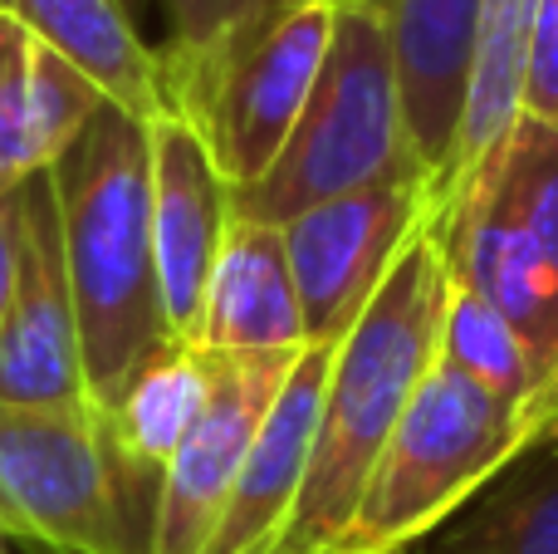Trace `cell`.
Here are the masks:
<instances>
[{
	"label": "cell",
	"mask_w": 558,
	"mask_h": 554,
	"mask_svg": "<svg viewBox=\"0 0 558 554\" xmlns=\"http://www.w3.org/2000/svg\"><path fill=\"white\" fill-rule=\"evenodd\" d=\"M49 182L59 206L88 408H104L153 353L177 344L167 334L153 261L147 118L104 104L49 162Z\"/></svg>",
	"instance_id": "1"
},
{
	"label": "cell",
	"mask_w": 558,
	"mask_h": 554,
	"mask_svg": "<svg viewBox=\"0 0 558 554\" xmlns=\"http://www.w3.org/2000/svg\"><path fill=\"white\" fill-rule=\"evenodd\" d=\"M441 310L446 261L432 226H422L328 363L308 467L270 554H333L387 437L436 363Z\"/></svg>",
	"instance_id": "2"
},
{
	"label": "cell",
	"mask_w": 558,
	"mask_h": 554,
	"mask_svg": "<svg viewBox=\"0 0 558 554\" xmlns=\"http://www.w3.org/2000/svg\"><path fill=\"white\" fill-rule=\"evenodd\" d=\"M426 177L407 143L387 15L367 0H338L328 55L284 153L255 186L231 196V216L284 226L289 216L367 186Z\"/></svg>",
	"instance_id": "3"
},
{
	"label": "cell",
	"mask_w": 558,
	"mask_h": 554,
	"mask_svg": "<svg viewBox=\"0 0 558 554\" xmlns=\"http://www.w3.org/2000/svg\"><path fill=\"white\" fill-rule=\"evenodd\" d=\"M539 442L549 437L530 412L436 359L387 437L333 554L416 550Z\"/></svg>",
	"instance_id": "4"
},
{
	"label": "cell",
	"mask_w": 558,
	"mask_h": 554,
	"mask_svg": "<svg viewBox=\"0 0 558 554\" xmlns=\"http://www.w3.org/2000/svg\"><path fill=\"white\" fill-rule=\"evenodd\" d=\"M338 0H275L211 64L167 88V108L206 137L226 186L245 192L275 167L314 94Z\"/></svg>",
	"instance_id": "5"
},
{
	"label": "cell",
	"mask_w": 558,
	"mask_h": 554,
	"mask_svg": "<svg viewBox=\"0 0 558 554\" xmlns=\"http://www.w3.org/2000/svg\"><path fill=\"white\" fill-rule=\"evenodd\" d=\"M0 530L54 554H147L123 516L94 408H0Z\"/></svg>",
	"instance_id": "6"
},
{
	"label": "cell",
	"mask_w": 558,
	"mask_h": 554,
	"mask_svg": "<svg viewBox=\"0 0 558 554\" xmlns=\"http://www.w3.org/2000/svg\"><path fill=\"white\" fill-rule=\"evenodd\" d=\"M432 216L436 192L426 177L348 192L289 216L279 236L304 310V339L338 349Z\"/></svg>",
	"instance_id": "7"
},
{
	"label": "cell",
	"mask_w": 558,
	"mask_h": 554,
	"mask_svg": "<svg viewBox=\"0 0 558 554\" xmlns=\"http://www.w3.org/2000/svg\"><path fill=\"white\" fill-rule=\"evenodd\" d=\"M299 353H206L211 359V393H206L196 427L186 432V442L167 467L147 554L206 550L226 510V496H231L235 477L251 457L255 432L270 418L275 393L284 388Z\"/></svg>",
	"instance_id": "8"
},
{
	"label": "cell",
	"mask_w": 558,
	"mask_h": 554,
	"mask_svg": "<svg viewBox=\"0 0 558 554\" xmlns=\"http://www.w3.org/2000/svg\"><path fill=\"white\" fill-rule=\"evenodd\" d=\"M0 408H88L49 167L20 186V270L0 324Z\"/></svg>",
	"instance_id": "9"
},
{
	"label": "cell",
	"mask_w": 558,
	"mask_h": 554,
	"mask_svg": "<svg viewBox=\"0 0 558 554\" xmlns=\"http://www.w3.org/2000/svg\"><path fill=\"white\" fill-rule=\"evenodd\" d=\"M147 137H153V261L167 334L177 344H196L206 285L231 231V186L186 113L162 108L147 123Z\"/></svg>",
	"instance_id": "10"
},
{
	"label": "cell",
	"mask_w": 558,
	"mask_h": 554,
	"mask_svg": "<svg viewBox=\"0 0 558 554\" xmlns=\"http://www.w3.org/2000/svg\"><path fill=\"white\" fill-rule=\"evenodd\" d=\"M383 15L387 39H392L407 143L441 202V186L461 147L465 104H471L485 0H387Z\"/></svg>",
	"instance_id": "11"
},
{
	"label": "cell",
	"mask_w": 558,
	"mask_h": 554,
	"mask_svg": "<svg viewBox=\"0 0 558 554\" xmlns=\"http://www.w3.org/2000/svg\"><path fill=\"white\" fill-rule=\"evenodd\" d=\"M206 393H211V359L192 344H167L123 383L113 402L94 408L118 501L143 550H153L167 467L202 418Z\"/></svg>",
	"instance_id": "12"
},
{
	"label": "cell",
	"mask_w": 558,
	"mask_h": 554,
	"mask_svg": "<svg viewBox=\"0 0 558 554\" xmlns=\"http://www.w3.org/2000/svg\"><path fill=\"white\" fill-rule=\"evenodd\" d=\"M333 353H338L333 344H308L294 359V369H289L284 388L275 393L270 418L255 432L251 457H245L202 554H270L275 550L308 467L314 422H318V402H324Z\"/></svg>",
	"instance_id": "13"
},
{
	"label": "cell",
	"mask_w": 558,
	"mask_h": 554,
	"mask_svg": "<svg viewBox=\"0 0 558 554\" xmlns=\"http://www.w3.org/2000/svg\"><path fill=\"white\" fill-rule=\"evenodd\" d=\"M202 353H299L304 339V310L289 275L284 236L279 226L241 221L231 216V231L216 255L211 285L202 300L196 344Z\"/></svg>",
	"instance_id": "14"
},
{
	"label": "cell",
	"mask_w": 558,
	"mask_h": 554,
	"mask_svg": "<svg viewBox=\"0 0 558 554\" xmlns=\"http://www.w3.org/2000/svg\"><path fill=\"white\" fill-rule=\"evenodd\" d=\"M10 20L29 29L39 45L84 69L108 104L153 123L167 108L157 49L137 35L123 0H0Z\"/></svg>",
	"instance_id": "15"
},
{
	"label": "cell",
	"mask_w": 558,
	"mask_h": 554,
	"mask_svg": "<svg viewBox=\"0 0 558 554\" xmlns=\"http://www.w3.org/2000/svg\"><path fill=\"white\" fill-rule=\"evenodd\" d=\"M432 554H558V437L485 486Z\"/></svg>",
	"instance_id": "16"
},
{
	"label": "cell",
	"mask_w": 558,
	"mask_h": 554,
	"mask_svg": "<svg viewBox=\"0 0 558 554\" xmlns=\"http://www.w3.org/2000/svg\"><path fill=\"white\" fill-rule=\"evenodd\" d=\"M436 359L451 363L465 378H475L481 388L500 393L505 402L524 408L539 422L544 437H558L554 422L544 418V383L530 349L471 285L451 280V270H446V310H441V334H436Z\"/></svg>",
	"instance_id": "17"
},
{
	"label": "cell",
	"mask_w": 558,
	"mask_h": 554,
	"mask_svg": "<svg viewBox=\"0 0 558 554\" xmlns=\"http://www.w3.org/2000/svg\"><path fill=\"white\" fill-rule=\"evenodd\" d=\"M29 49H35V35L0 10V202L49 167L35 137V108H29Z\"/></svg>",
	"instance_id": "18"
},
{
	"label": "cell",
	"mask_w": 558,
	"mask_h": 554,
	"mask_svg": "<svg viewBox=\"0 0 558 554\" xmlns=\"http://www.w3.org/2000/svg\"><path fill=\"white\" fill-rule=\"evenodd\" d=\"M167 15V45L157 49L162 64V94L192 79L202 64H211L255 15L275 5V0H157Z\"/></svg>",
	"instance_id": "19"
},
{
	"label": "cell",
	"mask_w": 558,
	"mask_h": 554,
	"mask_svg": "<svg viewBox=\"0 0 558 554\" xmlns=\"http://www.w3.org/2000/svg\"><path fill=\"white\" fill-rule=\"evenodd\" d=\"M104 104V88L84 69H74L64 55L35 39V49H29V108H35V137L45 162H54Z\"/></svg>",
	"instance_id": "20"
},
{
	"label": "cell",
	"mask_w": 558,
	"mask_h": 554,
	"mask_svg": "<svg viewBox=\"0 0 558 554\" xmlns=\"http://www.w3.org/2000/svg\"><path fill=\"white\" fill-rule=\"evenodd\" d=\"M520 113L558 128V0H534L524 79H520Z\"/></svg>",
	"instance_id": "21"
},
{
	"label": "cell",
	"mask_w": 558,
	"mask_h": 554,
	"mask_svg": "<svg viewBox=\"0 0 558 554\" xmlns=\"http://www.w3.org/2000/svg\"><path fill=\"white\" fill-rule=\"evenodd\" d=\"M15 270H20V192L0 202V324H5V314H10Z\"/></svg>",
	"instance_id": "22"
},
{
	"label": "cell",
	"mask_w": 558,
	"mask_h": 554,
	"mask_svg": "<svg viewBox=\"0 0 558 554\" xmlns=\"http://www.w3.org/2000/svg\"><path fill=\"white\" fill-rule=\"evenodd\" d=\"M0 554H10V550H5V530H0Z\"/></svg>",
	"instance_id": "23"
},
{
	"label": "cell",
	"mask_w": 558,
	"mask_h": 554,
	"mask_svg": "<svg viewBox=\"0 0 558 554\" xmlns=\"http://www.w3.org/2000/svg\"><path fill=\"white\" fill-rule=\"evenodd\" d=\"M367 5H377V10H387V0H367Z\"/></svg>",
	"instance_id": "24"
},
{
	"label": "cell",
	"mask_w": 558,
	"mask_h": 554,
	"mask_svg": "<svg viewBox=\"0 0 558 554\" xmlns=\"http://www.w3.org/2000/svg\"><path fill=\"white\" fill-rule=\"evenodd\" d=\"M407 554H412V550H407Z\"/></svg>",
	"instance_id": "25"
}]
</instances>
